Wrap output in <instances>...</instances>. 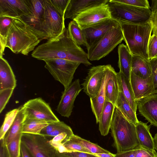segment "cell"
Masks as SVG:
<instances>
[{
  "label": "cell",
  "instance_id": "obj_1",
  "mask_svg": "<svg viewBox=\"0 0 157 157\" xmlns=\"http://www.w3.org/2000/svg\"><path fill=\"white\" fill-rule=\"evenodd\" d=\"M31 56L39 60L60 59L78 62L87 66L91 65L87 53L72 39L67 28L59 36L37 47Z\"/></svg>",
  "mask_w": 157,
  "mask_h": 157
},
{
  "label": "cell",
  "instance_id": "obj_2",
  "mask_svg": "<svg viewBox=\"0 0 157 157\" xmlns=\"http://www.w3.org/2000/svg\"><path fill=\"white\" fill-rule=\"evenodd\" d=\"M119 22L124 40L132 55L149 59L148 45L153 29L151 19L142 24H134L122 21Z\"/></svg>",
  "mask_w": 157,
  "mask_h": 157
},
{
  "label": "cell",
  "instance_id": "obj_3",
  "mask_svg": "<svg viewBox=\"0 0 157 157\" xmlns=\"http://www.w3.org/2000/svg\"><path fill=\"white\" fill-rule=\"evenodd\" d=\"M110 129L117 152L134 149L140 146L135 125L128 120L115 106Z\"/></svg>",
  "mask_w": 157,
  "mask_h": 157
},
{
  "label": "cell",
  "instance_id": "obj_4",
  "mask_svg": "<svg viewBox=\"0 0 157 157\" xmlns=\"http://www.w3.org/2000/svg\"><path fill=\"white\" fill-rule=\"evenodd\" d=\"M41 40L20 18H14L7 35L6 47L14 53L28 55Z\"/></svg>",
  "mask_w": 157,
  "mask_h": 157
},
{
  "label": "cell",
  "instance_id": "obj_5",
  "mask_svg": "<svg viewBox=\"0 0 157 157\" xmlns=\"http://www.w3.org/2000/svg\"><path fill=\"white\" fill-rule=\"evenodd\" d=\"M112 18L134 24L146 23L151 19V9L134 6L109 0L108 2Z\"/></svg>",
  "mask_w": 157,
  "mask_h": 157
},
{
  "label": "cell",
  "instance_id": "obj_6",
  "mask_svg": "<svg viewBox=\"0 0 157 157\" xmlns=\"http://www.w3.org/2000/svg\"><path fill=\"white\" fill-rule=\"evenodd\" d=\"M124 40L120 24L109 31L87 49L88 60H98L111 52Z\"/></svg>",
  "mask_w": 157,
  "mask_h": 157
},
{
  "label": "cell",
  "instance_id": "obj_7",
  "mask_svg": "<svg viewBox=\"0 0 157 157\" xmlns=\"http://www.w3.org/2000/svg\"><path fill=\"white\" fill-rule=\"evenodd\" d=\"M45 67L54 79L59 82L64 90L72 83L74 75L80 63L60 59H52L44 60Z\"/></svg>",
  "mask_w": 157,
  "mask_h": 157
},
{
  "label": "cell",
  "instance_id": "obj_8",
  "mask_svg": "<svg viewBox=\"0 0 157 157\" xmlns=\"http://www.w3.org/2000/svg\"><path fill=\"white\" fill-rule=\"evenodd\" d=\"M44 13L43 32L47 40L55 38L65 29L64 17L54 8L50 0H43Z\"/></svg>",
  "mask_w": 157,
  "mask_h": 157
},
{
  "label": "cell",
  "instance_id": "obj_9",
  "mask_svg": "<svg viewBox=\"0 0 157 157\" xmlns=\"http://www.w3.org/2000/svg\"><path fill=\"white\" fill-rule=\"evenodd\" d=\"M49 140L40 134L22 133L21 141L34 157H56V151Z\"/></svg>",
  "mask_w": 157,
  "mask_h": 157
},
{
  "label": "cell",
  "instance_id": "obj_10",
  "mask_svg": "<svg viewBox=\"0 0 157 157\" xmlns=\"http://www.w3.org/2000/svg\"><path fill=\"white\" fill-rule=\"evenodd\" d=\"M23 106L25 117L35 118L48 123L59 121L48 104L41 98L29 100Z\"/></svg>",
  "mask_w": 157,
  "mask_h": 157
},
{
  "label": "cell",
  "instance_id": "obj_11",
  "mask_svg": "<svg viewBox=\"0 0 157 157\" xmlns=\"http://www.w3.org/2000/svg\"><path fill=\"white\" fill-rule=\"evenodd\" d=\"M29 13L20 18L40 40L46 39L43 32L44 6L43 0H29Z\"/></svg>",
  "mask_w": 157,
  "mask_h": 157
},
{
  "label": "cell",
  "instance_id": "obj_12",
  "mask_svg": "<svg viewBox=\"0 0 157 157\" xmlns=\"http://www.w3.org/2000/svg\"><path fill=\"white\" fill-rule=\"evenodd\" d=\"M112 18L108 3L89 9L81 13L73 20L82 30L105 19Z\"/></svg>",
  "mask_w": 157,
  "mask_h": 157
},
{
  "label": "cell",
  "instance_id": "obj_13",
  "mask_svg": "<svg viewBox=\"0 0 157 157\" xmlns=\"http://www.w3.org/2000/svg\"><path fill=\"white\" fill-rule=\"evenodd\" d=\"M79 79L72 82L67 89L62 92L60 100L56 110L61 116L69 118L74 107L75 99L82 89Z\"/></svg>",
  "mask_w": 157,
  "mask_h": 157
},
{
  "label": "cell",
  "instance_id": "obj_14",
  "mask_svg": "<svg viewBox=\"0 0 157 157\" xmlns=\"http://www.w3.org/2000/svg\"><path fill=\"white\" fill-rule=\"evenodd\" d=\"M106 65L91 67L82 84L84 92L90 98L95 97L101 88L106 73Z\"/></svg>",
  "mask_w": 157,
  "mask_h": 157
},
{
  "label": "cell",
  "instance_id": "obj_15",
  "mask_svg": "<svg viewBox=\"0 0 157 157\" xmlns=\"http://www.w3.org/2000/svg\"><path fill=\"white\" fill-rule=\"evenodd\" d=\"M120 24L119 22L112 18L107 19L82 29L87 44V49L109 31Z\"/></svg>",
  "mask_w": 157,
  "mask_h": 157
},
{
  "label": "cell",
  "instance_id": "obj_16",
  "mask_svg": "<svg viewBox=\"0 0 157 157\" xmlns=\"http://www.w3.org/2000/svg\"><path fill=\"white\" fill-rule=\"evenodd\" d=\"M30 10L29 0H0V17L20 18Z\"/></svg>",
  "mask_w": 157,
  "mask_h": 157
},
{
  "label": "cell",
  "instance_id": "obj_17",
  "mask_svg": "<svg viewBox=\"0 0 157 157\" xmlns=\"http://www.w3.org/2000/svg\"><path fill=\"white\" fill-rule=\"evenodd\" d=\"M130 81L136 101L154 94V88L151 75L146 78H143L131 72Z\"/></svg>",
  "mask_w": 157,
  "mask_h": 157
},
{
  "label": "cell",
  "instance_id": "obj_18",
  "mask_svg": "<svg viewBox=\"0 0 157 157\" xmlns=\"http://www.w3.org/2000/svg\"><path fill=\"white\" fill-rule=\"evenodd\" d=\"M137 103L140 114L157 128V94L142 98Z\"/></svg>",
  "mask_w": 157,
  "mask_h": 157
},
{
  "label": "cell",
  "instance_id": "obj_19",
  "mask_svg": "<svg viewBox=\"0 0 157 157\" xmlns=\"http://www.w3.org/2000/svg\"><path fill=\"white\" fill-rule=\"evenodd\" d=\"M109 0H70L64 13V19L74 20L81 13L93 7L107 3Z\"/></svg>",
  "mask_w": 157,
  "mask_h": 157
},
{
  "label": "cell",
  "instance_id": "obj_20",
  "mask_svg": "<svg viewBox=\"0 0 157 157\" xmlns=\"http://www.w3.org/2000/svg\"><path fill=\"white\" fill-rule=\"evenodd\" d=\"M106 70L108 77L105 86V100L115 105L119 93L117 72L110 64L106 65Z\"/></svg>",
  "mask_w": 157,
  "mask_h": 157
},
{
  "label": "cell",
  "instance_id": "obj_21",
  "mask_svg": "<svg viewBox=\"0 0 157 157\" xmlns=\"http://www.w3.org/2000/svg\"><path fill=\"white\" fill-rule=\"evenodd\" d=\"M0 91L13 89L16 87L17 81L13 70L8 61L0 57Z\"/></svg>",
  "mask_w": 157,
  "mask_h": 157
},
{
  "label": "cell",
  "instance_id": "obj_22",
  "mask_svg": "<svg viewBox=\"0 0 157 157\" xmlns=\"http://www.w3.org/2000/svg\"><path fill=\"white\" fill-rule=\"evenodd\" d=\"M135 126L140 147L150 151L155 150L154 138L150 132V125L140 121Z\"/></svg>",
  "mask_w": 157,
  "mask_h": 157
},
{
  "label": "cell",
  "instance_id": "obj_23",
  "mask_svg": "<svg viewBox=\"0 0 157 157\" xmlns=\"http://www.w3.org/2000/svg\"><path fill=\"white\" fill-rule=\"evenodd\" d=\"M118 66L120 71L130 81L131 72L132 55L127 46L124 44H120L118 48Z\"/></svg>",
  "mask_w": 157,
  "mask_h": 157
},
{
  "label": "cell",
  "instance_id": "obj_24",
  "mask_svg": "<svg viewBox=\"0 0 157 157\" xmlns=\"http://www.w3.org/2000/svg\"><path fill=\"white\" fill-rule=\"evenodd\" d=\"M115 105L105 100L99 123V130L102 136L107 135L109 132Z\"/></svg>",
  "mask_w": 157,
  "mask_h": 157
},
{
  "label": "cell",
  "instance_id": "obj_25",
  "mask_svg": "<svg viewBox=\"0 0 157 157\" xmlns=\"http://www.w3.org/2000/svg\"><path fill=\"white\" fill-rule=\"evenodd\" d=\"M108 77L106 70L100 91L95 97L90 98L91 108L95 116L97 124L98 123L99 121L105 100V89Z\"/></svg>",
  "mask_w": 157,
  "mask_h": 157
},
{
  "label": "cell",
  "instance_id": "obj_26",
  "mask_svg": "<svg viewBox=\"0 0 157 157\" xmlns=\"http://www.w3.org/2000/svg\"><path fill=\"white\" fill-rule=\"evenodd\" d=\"M131 72L143 78L149 77L151 75L150 60L140 56H132Z\"/></svg>",
  "mask_w": 157,
  "mask_h": 157
},
{
  "label": "cell",
  "instance_id": "obj_27",
  "mask_svg": "<svg viewBox=\"0 0 157 157\" xmlns=\"http://www.w3.org/2000/svg\"><path fill=\"white\" fill-rule=\"evenodd\" d=\"M66 133L71 136L74 134L71 128L63 122L59 121L49 123L41 130L40 134L49 140L62 133Z\"/></svg>",
  "mask_w": 157,
  "mask_h": 157
},
{
  "label": "cell",
  "instance_id": "obj_28",
  "mask_svg": "<svg viewBox=\"0 0 157 157\" xmlns=\"http://www.w3.org/2000/svg\"><path fill=\"white\" fill-rule=\"evenodd\" d=\"M119 91L121 92L134 110L136 112L137 103L136 101L130 81L122 74L117 72Z\"/></svg>",
  "mask_w": 157,
  "mask_h": 157
},
{
  "label": "cell",
  "instance_id": "obj_29",
  "mask_svg": "<svg viewBox=\"0 0 157 157\" xmlns=\"http://www.w3.org/2000/svg\"><path fill=\"white\" fill-rule=\"evenodd\" d=\"M115 106L121 111L125 117L136 125L139 122L136 112L133 109L122 93L119 91Z\"/></svg>",
  "mask_w": 157,
  "mask_h": 157
},
{
  "label": "cell",
  "instance_id": "obj_30",
  "mask_svg": "<svg viewBox=\"0 0 157 157\" xmlns=\"http://www.w3.org/2000/svg\"><path fill=\"white\" fill-rule=\"evenodd\" d=\"M25 117L23 106L19 107V112L12 125L6 133L4 140L6 145L8 144L20 133L21 132L22 124Z\"/></svg>",
  "mask_w": 157,
  "mask_h": 157
},
{
  "label": "cell",
  "instance_id": "obj_31",
  "mask_svg": "<svg viewBox=\"0 0 157 157\" xmlns=\"http://www.w3.org/2000/svg\"><path fill=\"white\" fill-rule=\"evenodd\" d=\"M49 123L35 118L25 117L23 123L21 132L40 134L42 129Z\"/></svg>",
  "mask_w": 157,
  "mask_h": 157
},
{
  "label": "cell",
  "instance_id": "obj_32",
  "mask_svg": "<svg viewBox=\"0 0 157 157\" xmlns=\"http://www.w3.org/2000/svg\"><path fill=\"white\" fill-rule=\"evenodd\" d=\"M13 21V18L6 17H0V57H3L6 47V40L9 30Z\"/></svg>",
  "mask_w": 157,
  "mask_h": 157
},
{
  "label": "cell",
  "instance_id": "obj_33",
  "mask_svg": "<svg viewBox=\"0 0 157 157\" xmlns=\"http://www.w3.org/2000/svg\"><path fill=\"white\" fill-rule=\"evenodd\" d=\"M70 140L80 144L86 149L90 154L109 153V151L103 149L98 144L93 143L84 139L74 134L69 139Z\"/></svg>",
  "mask_w": 157,
  "mask_h": 157
},
{
  "label": "cell",
  "instance_id": "obj_34",
  "mask_svg": "<svg viewBox=\"0 0 157 157\" xmlns=\"http://www.w3.org/2000/svg\"><path fill=\"white\" fill-rule=\"evenodd\" d=\"M70 35L73 40L79 45L87 47V44L82 30L74 20L71 21L67 28Z\"/></svg>",
  "mask_w": 157,
  "mask_h": 157
},
{
  "label": "cell",
  "instance_id": "obj_35",
  "mask_svg": "<svg viewBox=\"0 0 157 157\" xmlns=\"http://www.w3.org/2000/svg\"><path fill=\"white\" fill-rule=\"evenodd\" d=\"M19 110V107L10 111L6 114L0 130V140L4 138L6 133L13 123Z\"/></svg>",
  "mask_w": 157,
  "mask_h": 157
},
{
  "label": "cell",
  "instance_id": "obj_36",
  "mask_svg": "<svg viewBox=\"0 0 157 157\" xmlns=\"http://www.w3.org/2000/svg\"><path fill=\"white\" fill-rule=\"evenodd\" d=\"M22 133H19L7 145H6L9 157H20L21 144Z\"/></svg>",
  "mask_w": 157,
  "mask_h": 157
},
{
  "label": "cell",
  "instance_id": "obj_37",
  "mask_svg": "<svg viewBox=\"0 0 157 157\" xmlns=\"http://www.w3.org/2000/svg\"><path fill=\"white\" fill-rule=\"evenodd\" d=\"M72 136L66 133H62L53 137L49 140V142L56 151H59Z\"/></svg>",
  "mask_w": 157,
  "mask_h": 157
},
{
  "label": "cell",
  "instance_id": "obj_38",
  "mask_svg": "<svg viewBox=\"0 0 157 157\" xmlns=\"http://www.w3.org/2000/svg\"><path fill=\"white\" fill-rule=\"evenodd\" d=\"M148 54L149 60L157 58V36L152 34L148 45Z\"/></svg>",
  "mask_w": 157,
  "mask_h": 157
},
{
  "label": "cell",
  "instance_id": "obj_39",
  "mask_svg": "<svg viewBox=\"0 0 157 157\" xmlns=\"http://www.w3.org/2000/svg\"><path fill=\"white\" fill-rule=\"evenodd\" d=\"M113 1L134 6L151 9L147 0H113Z\"/></svg>",
  "mask_w": 157,
  "mask_h": 157
},
{
  "label": "cell",
  "instance_id": "obj_40",
  "mask_svg": "<svg viewBox=\"0 0 157 157\" xmlns=\"http://www.w3.org/2000/svg\"><path fill=\"white\" fill-rule=\"evenodd\" d=\"M14 89H6L0 91V113L5 108L11 97Z\"/></svg>",
  "mask_w": 157,
  "mask_h": 157
},
{
  "label": "cell",
  "instance_id": "obj_41",
  "mask_svg": "<svg viewBox=\"0 0 157 157\" xmlns=\"http://www.w3.org/2000/svg\"><path fill=\"white\" fill-rule=\"evenodd\" d=\"M50 1L55 9L64 16L65 11L70 0H50Z\"/></svg>",
  "mask_w": 157,
  "mask_h": 157
},
{
  "label": "cell",
  "instance_id": "obj_42",
  "mask_svg": "<svg viewBox=\"0 0 157 157\" xmlns=\"http://www.w3.org/2000/svg\"><path fill=\"white\" fill-rule=\"evenodd\" d=\"M151 9L152 12L151 20L153 24L152 34L157 36V2L156 0L151 1Z\"/></svg>",
  "mask_w": 157,
  "mask_h": 157
},
{
  "label": "cell",
  "instance_id": "obj_43",
  "mask_svg": "<svg viewBox=\"0 0 157 157\" xmlns=\"http://www.w3.org/2000/svg\"><path fill=\"white\" fill-rule=\"evenodd\" d=\"M64 146L70 152H81L88 153L89 152L80 144L73 142L69 140L63 144Z\"/></svg>",
  "mask_w": 157,
  "mask_h": 157
},
{
  "label": "cell",
  "instance_id": "obj_44",
  "mask_svg": "<svg viewBox=\"0 0 157 157\" xmlns=\"http://www.w3.org/2000/svg\"><path fill=\"white\" fill-rule=\"evenodd\" d=\"M151 76L154 88V94H157V58L150 60Z\"/></svg>",
  "mask_w": 157,
  "mask_h": 157
},
{
  "label": "cell",
  "instance_id": "obj_45",
  "mask_svg": "<svg viewBox=\"0 0 157 157\" xmlns=\"http://www.w3.org/2000/svg\"><path fill=\"white\" fill-rule=\"evenodd\" d=\"M56 157H98L93 154L81 152L60 153L56 151Z\"/></svg>",
  "mask_w": 157,
  "mask_h": 157
},
{
  "label": "cell",
  "instance_id": "obj_46",
  "mask_svg": "<svg viewBox=\"0 0 157 157\" xmlns=\"http://www.w3.org/2000/svg\"><path fill=\"white\" fill-rule=\"evenodd\" d=\"M135 157H157V152L155 150L150 151L139 146L136 149Z\"/></svg>",
  "mask_w": 157,
  "mask_h": 157
},
{
  "label": "cell",
  "instance_id": "obj_47",
  "mask_svg": "<svg viewBox=\"0 0 157 157\" xmlns=\"http://www.w3.org/2000/svg\"><path fill=\"white\" fill-rule=\"evenodd\" d=\"M136 149L131 150L117 152L116 157H135Z\"/></svg>",
  "mask_w": 157,
  "mask_h": 157
},
{
  "label": "cell",
  "instance_id": "obj_48",
  "mask_svg": "<svg viewBox=\"0 0 157 157\" xmlns=\"http://www.w3.org/2000/svg\"><path fill=\"white\" fill-rule=\"evenodd\" d=\"M0 157H9L5 143L4 138L0 140Z\"/></svg>",
  "mask_w": 157,
  "mask_h": 157
},
{
  "label": "cell",
  "instance_id": "obj_49",
  "mask_svg": "<svg viewBox=\"0 0 157 157\" xmlns=\"http://www.w3.org/2000/svg\"><path fill=\"white\" fill-rule=\"evenodd\" d=\"M21 157H34L30 151L21 141Z\"/></svg>",
  "mask_w": 157,
  "mask_h": 157
},
{
  "label": "cell",
  "instance_id": "obj_50",
  "mask_svg": "<svg viewBox=\"0 0 157 157\" xmlns=\"http://www.w3.org/2000/svg\"><path fill=\"white\" fill-rule=\"evenodd\" d=\"M94 155L98 157H116L115 154L110 152L109 153H101L93 154Z\"/></svg>",
  "mask_w": 157,
  "mask_h": 157
},
{
  "label": "cell",
  "instance_id": "obj_51",
  "mask_svg": "<svg viewBox=\"0 0 157 157\" xmlns=\"http://www.w3.org/2000/svg\"><path fill=\"white\" fill-rule=\"evenodd\" d=\"M154 141L155 149L157 151V133L154 136Z\"/></svg>",
  "mask_w": 157,
  "mask_h": 157
},
{
  "label": "cell",
  "instance_id": "obj_52",
  "mask_svg": "<svg viewBox=\"0 0 157 157\" xmlns=\"http://www.w3.org/2000/svg\"><path fill=\"white\" fill-rule=\"evenodd\" d=\"M156 2H157V0H156Z\"/></svg>",
  "mask_w": 157,
  "mask_h": 157
},
{
  "label": "cell",
  "instance_id": "obj_53",
  "mask_svg": "<svg viewBox=\"0 0 157 157\" xmlns=\"http://www.w3.org/2000/svg\"></svg>",
  "mask_w": 157,
  "mask_h": 157
}]
</instances>
